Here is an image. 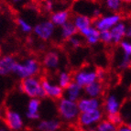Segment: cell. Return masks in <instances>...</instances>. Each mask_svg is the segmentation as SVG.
I'll return each mask as SVG.
<instances>
[{
	"mask_svg": "<svg viewBox=\"0 0 131 131\" xmlns=\"http://www.w3.org/2000/svg\"><path fill=\"white\" fill-rule=\"evenodd\" d=\"M19 89L22 93L26 94L29 97H39V98H45L46 94L42 89L40 83L37 81L33 77L28 78H22L19 83Z\"/></svg>",
	"mask_w": 131,
	"mask_h": 131,
	"instance_id": "obj_1",
	"label": "cell"
},
{
	"mask_svg": "<svg viewBox=\"0 0 131 131\" xmlns=\"http://www.w3.org/2000/svg\"><path fill=\"white\" fill-rule=\"evenodd\" d=\"M39 63L36 60H28L25 64H20L16 62L13 67L12 72L18 73L21 78H28L32 77L33 75L38 74L39 72Z\"/></svg>",
	"mask_w": 131,
	"mask_h": 131,
	"instance_id": "obj_2",
	"label": "cell"
},
{
	"mask_svg": "<svg viewBox=\"0 0 131 131\" xmlns=\"http://www.w3.org/2000/svg\"><path fill=\"white\" fill-rule=\"evenodd\" d=\"M58 111L61 116L67 119L72 120L74 119L78 116L79 110L75 102L68 100V99H61L58 105Z\"/></svg>",
	"mask_w": 131,
	"mask_h": 131,
	"instance_id": "obj_3",
	"label": "cell"
},
{
	"mask_svg": "<svg viewBox=\"0 0 131 131\" xmlns=\"http://www.w3.org/2000/svg\"><path fill=\"white\" fill-rule=\"evenodd\" d=\"M40 85L44 93L46 94V97H50L54 100H60L63 96V89L58 85H51L47 78L41 77L40 79Z\"/></svg>",
	"mask_w": 131,
	"mask_h": 131,
	"instance_id": "obj_4",
	"label": "cell"
},
{
	"mask_svg": "<svg viewBox=\"0 0 131 131\" xmlns=\"http://www.w3.org/2000/svg\"><path fill=\"white\" fill-rule=\"evenodd\" d=\"M78 123L80 126H89L100 121L103 117V113L99 109L92 112H81L78 115Z\"/></svg>",
	"mask_w": 131,
	"mask_h": 131,
	"instance_id": "obj_5",
	"label": "cell"
},
{
	"mask_svg": "<svg viewBox=\"0 0 131 131\" xmlns=\"http://www.w3.org/2000/svg\"><path fill=\"white\" fill-rule=\"evenodd\" d=\"M5 123L11 130H20L23 127V122L20 116L16 112L7 110L5 114Z\"/></svg>",
	"mask_w": 131,
	"mask_h": 131,
	"instance_id": "obj_6",
	"label": "cell"
},
{
	"mask_svg": "<svg viewBox=\"0 0 131 131\" xmlns=\"http://www.w3.org/2000/svg\"><path fill=\"white\" fill-rule=\"evenodd\" d=\"M122 19V16L120 14L111 16V17H105L101 19L95 20V28L97 30H108L110 28L116 25L118 22Z\"/></svg>",
	"mask_w": 131,
	"mask_h": 131,
	"instance_id": "obj_7",
	"label": "cell"
},
{
	"mask_svg": "<svg viewBox=\"0 0 131 131\" xmlns=\"http://www.w3.org/2000/svg\"><path fill=\"white\" fill-rule=\"evenodd\" d=\"M53 30H54V24H52L50 21H46L38 24L34 28V32L39 36V39L43 40H48L52 34Z\"/></svg>",
	"mask_w": 131,
	"mask_h": 131,
	"instance_id": "obj_8",
	"label": "cell"
},
{
	"mask_svg": "<svg viewBox=\"0 0 131 131\" xmlns=\"http://www.w3.org/2000/svg\"><path fill=\"white\" fill-rule=\"evenodd\" d=\"M96 80L95 72H85L81 71L75 75V83L80 87H84L89 83H93Z\"/></svg>",
	"mask_w": 131,
	"mask_h": 131,
	"instance_id": "obj_9",
	"label": "cell"
},
{
	"mask_svg": "<svg viewBox=\"0 0 131 131\" xmlns=\"http://www.w3.org/2000/svg\"><path fill=\"white\" fill-rule=\"evenodd\" d=\"M77 107L78 110L81 112H92L94 110L98 109L100 103L97 99L91 98V99H80L77 102Z\"/></svg>",
	"mask_w": 131,
	"mask_h": 131,
	"instance_id": "obj_10",
	"label": "cell"
},
{
	"mask_svg": "<svg viewBox=\"0 0 131 131\" xmlns=\"http://www.w3.org/2000/svg\"><path fill=\"white\" fill-rule=\"evenodd\" d=\"M17 61H15L14 57L5 56L0 60V75H7L9 72H12L13 67Z\"/></svg>",
	"mask_w": 131,
	"mask_h": 131,
	"instance_id": "obj_11",
	"label": "cell"
},
{
	"mask_svg": "<svg viewBox=\"0 0 131 131\" xmlns=\"http://www.w3.org/2000/svg\"><path fill=\"white\" fill-rule=\"evenodd\" d=\"M112 37V41L114 44H119L122 41V39L125 37V33H126V26L123 23L116 24L112 28V30L110 31Z\"/></svg>",
	"mask_w": 131,
	"mask_h": 131,
	"instance_id": "obj_12",
	"label": "cell"
},
{
	"mask_svg": "<svg viewBox=\"0 0 131 131\" xmlns=\"http://www.w3.org/2000/svg\"><path fill=\"white\" fill-rule=\"evenodd\" d=\"M84 91L88 95L92 96V97L100 96L104 93V85L100 82L94 81L84 86Z\"/></svg>",
	"mask_w": 131,
	"mask_h": 131,
	"instance_id": "obj_13",
	"label": "cell"
},
{
	"mask_svg": "<svg viewBox=\"0 0 131 131\" xmlns=\"http://www.w3.org/2000/svg\"><path fill=\"white\" fill-rule=\"evenodd\" d=\"M80 33L85 37L88 44H95L99 41L100 31L97 30L95 28H91V27H89V28H84V29L81 30Z\"/></svg>",
	"mask_w": 131,
	"mask_h": 131,
	"instance_id": "obj_14",
	"label": "cell"
},
{
	"mask_svg": "<svg viewBox=\"0 0 131 131\" xmlns=\"http://www.w3.org/2000/svg\"><path fill=\"white\" fill-rule=\"evenodd\" d=\"M70 18V12L68 10H62L53 13L50 16V22L55 25H63L65 22L68 21Z\"/></svg>",
	"mask_w": 131,
	"mask_h": 131,
	"instance_id": "obj_15",
	"label": "cell"
},
{
	"mask_svg": "<svg viewBox=\"0 0 131 131\" xmlns=\"http://www.w3.org/2000/svg\"><path fill=\"white\" fill-rule=\"evenodd\" d=\"M74 26L76 27L77 30L81 31L84 28H87L91 27L92 24V19L87 17V16L83 15H76L74 16V22H73Z\"/></svg>",
	"mask_w": 131,
	"mask_h": 131,
	"instance_id": "obj_16",
	"label": "cell"
},
{
	"mask_svg": "<svg viewBox=\"0 0 131 131\" xmlns=\"http://www.w3.org/2000/svg\"><path fill=\"white\" fill-rule=\"evenodd\" d=\"M60 61L59 54L55 51H50L46 53L43 59V65L47 68H55L58 66Z\"/></svg>",
	"mask_w": 131,
	"mask_h": 131,
	"instance_id": "obj_17",
	"label": "cell"
},
{
	"mask_svg": "<svg viewBox=\"0 0 131 131\" xmlns=\"http://www.w3.org/2000/svg\"><path fill=\"white\" fill-rule=\"evenodd\" d=\"M61 122L57 120H44L39 123L38 128L39 131H57L61 127Z\"/></svg>",
	"mask_w": 131,
	"mask_h": 131,
	"instance_id": "obj_18",
	"label": "cell"
},
{
	"mask_svg": "<svg viewBox=\"0 0 131 131\" xmlns=\"http://www.w3.org/2000/svg\"><path fill=\"white\" fill-rule=\"evenodd\" d=\"M61 26H62V37L65 39H69L72 36H74L75 34L78 33V30L73 24V22L67 21Z\"/></svg>",
	"mask_w": 131,
	"mask_h": 131,
	"instance_id": "obj_19",
	"label": "cell"
},
{
	"mask_svg": "<svg viewBox=\"0 0 131 131\" xmlns=\"http://www.w3.org/2000/svg\"><path fill=\"white\" fill-rule=\"evenodd\" d=\"M105 110L108 112V114H114L118 112V107H119V104L118 101L114 95H110L108 98L105 100Z\"/></svg>",
	"mask_w": 131,
	"mask_h": 131,
	"instance_id": "obj_20",
	"label": "cell"
},
{
	"mask_svg": "<svg viewBox=\"0 0 131 131\" xmlns=\"http://www.w3.org/2000/svg\"><path fill=\"white\" fill-rule=\"evenodd\" d=\"M82 88L77 85L75 83H72L69 86H68V94H69V99L68 100L72 101V102H75V101L78 99V96L80 94V91H81Z\"/></svg>",
	"mask_w": 131,
	"mask_h": 131,
	"instance_id": "obj_21",
	"label": "cell"
},
{
	"mask_svg": "<svg viewBox=\"0 0 131 131\" xmlns=\"http://www.w3.org/2000/svg\"><path fill=\"white\" fill-rule=\"evenodd\" d=\"M72 76H71L70 73L68 72H61L60 74L59 78V84L60 87L62 88V89H67L68 86L72 83Z\"/></svg>",
	"mask_w": 131,
	"mask_h": 131,
	"instance_id": "obj_22",
	"label": "cell"
},
{
	"mask_svg": "<svg viewBox=\"0 0 131 131\" xmlns=\"http://www.w3.org/2000/svg\"><path fill=\"white\" fill-rule=\"evenodd\" d=\"M97 130L98 131H116V127L108 120L101 121L97 125Z\"/></svg>",
	"mask_w": 131,
	"mask_h": 131,
	"instance_id": "obj_23",
	"label": "cell"
},
{
	"mask_svg": "<svg viewBox=\"0 0 131 131\" xmlns=\"http://www.w3.org/2000/svg\"><path fill=\"white\" fill-rule=\"evenodd\" d=\"M107 120L109 121L110 123H112L113 125H115L116 127H117L118 125H120L123 122L122 117H121L120 114L116 112L114 114H108L107 115Z\"/></svg>",
	"mask_w": 131,
	"mask_h": 131,
	"instance_id": "obj_24",
	"label": "cell"
},
{
	"mask_svg": "<svg viewBox=\"0 0 131 131\" xmlns=\"http://www.w3.org/2000/svg\"><path fill=\"white\" fill-rule=\"evenodd\" d=\"M40 105V101L39 99H31L28 104V114H39L38 113V108Z\"/></svg>",
	"mask_w": 131,
	"mask_h": 131,
	"instance_id": "obj_25",
	"label": "cell"
},
{
	"mask_svg": "<svg viewBox=\"0 0 131 131\" xmlns=\"http://www.w3.org/2000/svg\"><path fill=\"white\" fill-rule=\"evenodd\" d=\"M106 6L113 11H118L121 7V0H106Z\"/></svg>",
	"mask_w": 131,
	"mask_h": 131,
	"instance_id": "obj_26",
	"label": "cell"
},
{
	"mask_svg": "<svg viewBox=\"0 0 131 131\" xmlns=\"http://www.w3.org/2000/svg\"><path fill=\"white\" fill-rule=\"evenodd\" d=\"M99 39L101 41L104 42L105 44H109L112 41V37H111V33L109 30H102L100 32V35H99Z\"/></svg>",
	"mask_w": 131,
	"mask_h": 131,
	"instance_id": "obj_27",
	"label": "cell"
},
{
	"mask_svg": "<svg viewBox=\"0 0 131 131\" xmlns=\"http://www.w3.org/2000/svg\"><path fill=\"white\" fill-rule=\"evenodd\" d=\"M17 22H18V24L21 27L22 30L25 31V32H30V31L32 30L31 26H29L28 24H27L26 22H25L23 19H21V18H18V19H17Z\"/></svg>",
	"mask_w": 131,
	"mask_h": 131,
	"instance_id": "obj_28",
	"label": "cell"
},
{
	"mask_svg": "<svg viewBox=\"0 0 131 131\" xmlns=\"http://www.w3.org/2000/svg\"><path fill=\"white\" fill-rule=\"evenodd\" d=\"M120 45H121V48L124 50L125 54L129 55V56H130V54H131V45H130V43H129V42H126V41H121Z\"/></svg>",
	"mask_w": 131,
	"mask_h": 131,
	"instance_id": "obj_29",
	"label": "cell"
},
{
	"mask_svg": "<svg viewBox=\"0 0 131 131\" xmlns=\"http://www.w3.org/2000/svg\"><path fill=\"white\" fill-rule=\"evenodd\" d=\"M68 40H69V42H70L71 44H72L73 48H79V47L83 46V42H82V40H80V39H77V38L72 37L68 39Z\"/></svg>",
	"mask_w": 131,
	"mask_h": 131,
	"instance_id": "obj_30",
	"label": "cell"
},
{
	"mask_svg": "<svg viewBox=\"0 0 131 131\" xmlns=\"http://www.w3.org/2000/svg\"><path fill=\"white\" fill-rule=\"evenodd\" d=\"M116 131H131L130 125H127L124 122H122L116 127Z\"/></svg>",
	"mask_w": 131,
	"mask_h": 131,
	"instance_id": "obj_31",
	"label": "cell"
},
{
	"mask_svg": "<svg viewBox=\"0 0 131 131\" xmlns=\"http://www.w3.org/2000/svg\"><path fill=\"white\" fill-rule=\"evenodd\" d=\"M44 2H45V4H44V8H45V10L48 11V12H51V10H52V8H53L52 1H51V0H45Z\"/></svg>",
	"mask_w": 131,
	"mask_h": 131,
	"instance_id": "obj_32",
	"label": "cell"
},
{
	"mask_svg": "<svg viewBox=\"0 0 131 131\" xmlns=\"http://www.w3.org/2000/svg\"><path fill=\"white\" fill-rule=\"evenodd\" d=\"M27 116H28L29 119H39V114H28L27 113Z\"/></svg>",
	"mask_w": 131,
	"mask_h": 131,
	"instance_id": "obj_33",
	"label": "cell"
},
{
	"mask_svg": "<svg viewBox=\"0 0 131 131\" xmlns=\"http://www.w3.org/2000/svg\"><path fill=\"white\" fill-rule=\"evenodd\" d=\"M121 1H123V2H125V3H130L131 2V0H121Z\"/></svg>",
	"mask_w": 131,
	"mask_h": 131,
	"instance_id": "obj_34",
	"label": "cell"
},
{
	"mask_svg": "<svg viewBox=\"0 0 131 131\" xmlns=\"http://www.w3.org/2000/svg\"><path fill=\"white\" fill-rule=\"evenodd\" d=\"M34 1H36V2H44L45 0H34Z\"/></svg>",
	"mask_w": 131,
	"mask_h": 131,
	"instance_id": "obj_35",
	"label": "cell"
},
{
	"mask_svg": "<svg viewBox=\"0 0 131 131\" xmlns=\"http://www.w3.org/2000/svg\"><path fill=\"white\" fill-rule=\"evenodd\" d=\"M14 2H19V1H21V0H13Z\"/></svg>",
	"mask_w": 131,
	"mask_h": 131,
	"instance_id": "obj_36",
	"label": "cell"
},
{
	"mask_svg": "<svg viewBox=\"0 0 131 131\" xmlns=\"http://www.w3.org/2000/svg\"><path fill=\"white\" fill-rule=\"evenodd\" d=\"M1 53H2V50H1V47H0V56H1Z\"/></svg>",
	"mask_w": 131,
	"mask_h": 131,
	"instance_id": "obj_37",
	"label": "cell"
},
{
	"mask_svg": "<svg viewBox=\"0 0 131 131\" xmlns=\"http://www.w3.org/2000/svg\"><path fill=\"white\" fill-rule=\"evenodd\" d=\"M0 131H4V130H3V129H0Z\"/></svg>",
	"mask_w": 131,
	"mask_h": 131,
	"instance_id": "obj_38",
	"label": "cell"
},
{
	"mask_svg": "<svg viewBox=\"0 0 131 131\" xmlns=\"http://www.w3.org/2000/svg\"><path fill=\"white\" fill-rule=\"evenodd\" d=\"M89 131H95V130H89Z\"/></svg>",
	"mask_w": 131,
	"mask_h": 131,
	"instance_id": "obj_39",
	"label": "cell"
},
{
	"mask_svg": "<svg viewBox=\"0 0 131 131\" xmlns=\"http://www.w3.org/2000/svg\"><path fill=\"white\" fill-rule=\"evenodd\" d=\"M0 115H1V110H0Z\"/></svg>",
	"mask_w": 131,
	"mask_h": 131,
	"instance_id": "obj_40",
	"label": "cell"
}]
</instances>
